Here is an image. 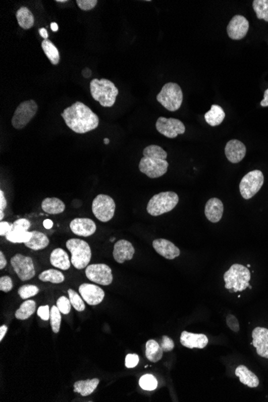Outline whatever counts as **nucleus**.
Returning a JSON list of instances; mask_svg holds the SVG:
<instances>
[{
	"label": "nucleus",
	"instance_id": "obj_1",
	"mask_svg": "<svg viewBox=\"0 0 268 402\" xmlns=\"http://www.w3.org/2000/svg\"><path fill=\"white\" fill-rule=\"evenodd\" d=\"M61 117H63L67 126L73 132L84 134L94 130L99 125V117L90 108L82 102H77L66 108Z\"/></svg>",
	"mask_w": 268,
	"mask_h": 402
},
{
	"label": "nucleus",
	"instance_id": "obj_2",
	"mask_svg": "<svg viewBox=\"0 0 268 402\" xmlns=\"http://www.w3.org/2000/svg\"><path fill=\"white\" fill-rule=\"evenodd\" d=\"M90 92L92 98L105 108L114 106L119 94L115 84L107 79H93L90 82Z\"/></svg>",
	"mask_w": 268,
	"mask_h": 402
},
{
	"label": "nucleus",
	"instance_id": "obj_3",
	"mask_svg": "<svg viewBox=\"0 0 268 402\" xmlns=\"http://www.w3.org/2000/svg\"><path fill=\"white\" fill-rule=\"evenodd\" d=\"M178 202L179 197L175 192H162L151 197L147 205V212L152 216H160L173 211Z\"/></svg>",
	"mask_w": 268,
	"mask_h": 402
},
{
	"label": "nucleus",
	"instance_id": "obj_4",
	"mask_svg": "<svg viewBox=\"0 0 268 402\" xmlns=\"http://www.w3.org/2000/svg\"><path fill=\"white\" fill-rule=\"evenodd\" d=\"M223 279L225 281V287L228 290L233 289L234 292L243 291L250 286L251 272L248 268L241 264H233L230 269L225 272Z\"/></svg>",
	"mask_w": 268,
	"mask_h": 402
},
{
	"label": "nucleus",
	"instance_id": "obj_5",
	"mask_svg": "<svg viewBox=\"0 0 268 402\" xmlns=\"http://www.w3.org/2000/svg\"><path fill=\"white\" fill-rule=\"evenodd\" d=\"M66 246L71 252V263L76 269L86 268L92 258V252L88 242L79 238H71L67 241Z\"/></svg>",
	"mask_w": 268,
	"mask_h": 402
},
{
	"label": "nucleus",
	"instance_id": "obj_6",
	"mask_svg": "<svg viewBox=\"0 0 268 402\" xmlns=\"http://www.w3.org/2000/svg\"><path fill=\"white\" fill-rule=\"evenodd\" d=\"M157 100L171 112L179 110L183 100L182 88L176 83H167L157 94Z\"/></svg>",
	"mask_w": 268,
	"mask_h": 402
},
{
	"label": "nucleus",
	"instance_id": "obj_7",
	"mask_svg": "<svg viewBox=\"0 0 268 402\" xmlns=\"http://www.w3.org/2000/svg\"><path fill=\"white\" fill-rule=\"evenodd\" d=\"M264 176L260 170H255L243 177L239 184L241 195L244 199H251L262 188Z\"/></svg>",
	"mask_w": 268,
	"mask_h": 402
},
{
	"label": "nucleus",
	"instance_id": "obj_8",
	"mask_svg": "<svg viewBox=\"0 0 268 402\" xmlns=\"http://www.w3.org/2000/svg\"><path fill=\"white\" fill-rule=\"evenodd\" d=\"M92 211L96 219L107 223L114 218L116 203L113 197L106 194H99L92 201Z\"/></svg>",
	"mask_w": 268,
	"mask_h": 402
},
{
	"label": "nucleus",
	"instance_id": "obj_9",
	"mask_svg": "<svg viewBox=\"0 0 268 402\" xmlns=\"http://www.w3.org/2000/svg\"><path fill=\"white\" fill-rule=\"evenodd\" d=\"M37 111L38 106L35 100H28L22 102L20 106H18L12 117V126L16 129H24L37 114Z\"/></svg>",
	"mask_w": 268,
	"mask_h": 402
},
{
	"label": "nucleus",
	"instance_id": "obj_10",
	"mask_svg": "<svg viewBox=\"0 0 268 402\" xmlns=\"http://www.w3.org/2000/svg\"><path fill=\"white\" fill-rule=\"evenodd\" d=\"M169 163L160 158L143 157L140 161L139 170L149 178H160L167 174Z\"/></svg>",
	"mask_w": 268,
	"mask_h": 402
},
{
	"label": "nucleus",
	"instance_id": "obj_11",
	"mask_svg": "<svg viewBox=\"0 0 268 402\" xmlns=\"http://www.w3.org/2000/svg\"><path fill=\"white\" fill-rule=\"evenodd\" d=\"M11 265L22 281H27L35 275L33 260L31 257L16 254L11 260Z\"/></svg>",
	"mask_w": 268,
	"mask_h": 402
},
{
	"label": "nucleus",
	"instance_id": "obj_12",
	"mask_svg": "<svg viewBox=\"0 0 268 402\" xmlns=\"http://www.w3.org/2000/svg\"><path fill=\"white\" fill-rule=\"evenodd\" d=\"M85 275L89 280L100 285H110L114 280L111 268L104 264L88 265L85 270Z\"/></svg>",
	"mask_w": 268,
	"mask_h": 402
},
{
	"label": "nucleus",
	"instance_id": "obj_13",
	"mask_svg": "<svg viewBox=\"0 0 268 402\" xmlns=\"http://www.w3.org/2000/svg\"><path fill=\"white\" fill-rule=\"evenodd\" d=\"M156 129L160 134L168 138H175L186 132L184 124L176 118L160 117L156 122Z\"/></svg>",
	"mask_w": 268,
	"mask_h": 402
},
{
	"label": "nucleus",
	"instance_id": "obj_14",
	"mask_svg": "<svg viewBox=\"0 0 268 402\" xmlns=\"http://www.w3.org/2000/svg\"><path fill=\"white\" fill-rule=\"evenodd\" d=\"M227 34L231 39L239 40L246 36L249 30L248 20L243 16H235L227 26Z\"/></svg>",
	"mask_w": 268,
	"mask_h": 402
},
{
	"label": "nucleus",
	"instance_id": "obj_15",
	"mask_svg": "<svg viewBox=\"0 0 268 402\" xmlns=\"http://www.w3.org/2000/svg\"><path fill=\"white\" fill-rule=\"evenodd\" d=\"M79 292L83 299L89 305H100L104 298L103 289L91 283L81 284L79 287Z\"/></svg>",
	"mask_w": 268,
	"mask_h": 402
},
{
	"label": "nucleus",
	"instance_id": "obj_16",
	"mask_svg": "<svg viewBox=\"0 0 268 402\" xmlns=\"http://www.w3.org/2000/svg\"><path fill=\"white\" fill-rule=\"evenodd\" d=\"M71 230L79 236L88 237L95 234L96 223L92 219L87 218H77L70 223Z\"/></svg>",
	"mask_w": 268,
	"mask_h": 402
},
{
	"label": "nucleus",
	"instance_id": "obj_17",
	"mask_svg": "<svg viewBox=\"0 0 268 402\" xmlns=\"http://www.w3.org/2000/svg\"><path fill=\"white\" fill-rule=\"evenodd\" d=\"M253 341L251 344L256 348L257 354L262 358L268 359V329L257 327L252 332Z\"/></svg>",
	"mask_w": 268,
	"mask_h": 402
},
{
	"label": "nucleus",
	"instance_id": "obj_18",
	"mask_svg": "<svg viewBox=\"0 0 268 402\" xmlns=\"http://www.w3.org/2000/svg\"><path fill=\"white\" fill-rule=\"evenodd\" d=\"M135 253L133 244L126 239H121L114 245V258L118 264H123L126 261L131 260Z\"/></svg>",
	"mask_w": 268,
	"mask_h": 402
},
{
	"label": "nucleus",
	"instance_id": "obj_19",
	"mask_svg": "<svg viewBox=\"0 0 268 402\" xmlns=\"http://www.w3.org/2000/svg\"><path fill=\"white\" fill-rule=\"evenodd\" d=\"M153 246L157 254L167 260H172L180 256L181 252L178 246L171 241L164 238H157L153 242Z\"/></svg>",
	"mask_w": 268,
	"mask_h": 402
},
{
	"label": "nucleus",
	"instance_id": "obj_20",
	"mask_svg": "<svg viewBox=\"0 0 268 402\" xmlns=\"http://www.w3.org/2000/svg\"><path fill=\"white\" fill-rule=\"evenodd\" d=\"M247 153V148L243 142L239 140H231L227 142L225 147V155L227 159L231 163L236 164L244 158Z\"/></svg>",
	"mask_w": 268,
	"mask_h": 402
},
{
	"label": "nucleus",
	"instance_id": "obj_21",
	"mask_svg": "<svg viewBox=\"0 0 268 402\" xmlns=\"http://www.w3.org/2000/svg\"><path fill=\"white\" fill-rule=\"evenodd\" d=\"M181 344L188 348H199L202 349L207 345V336L204 334L192 333V332H182L180 338Z\"/></svg>",
	"mask_w": 268,
	"mask_h": 402
},
{
	"label": "nucleus",
	"instance_id": "obj_22",
	"mask_svg": "<svg viewBox=\"0 0 268 402\" xmlns=\"http://www.w3.org/2000/svg\"><path fill=\"white\" fill-rule=\"evenodd\" d=\"M223 202L217 197H212L205 204V215L210 223H219L223 218Z\"/></svg>",
	"mask_w": 268,
	"mask_h": 402
},
{
	"label": "nucleus",
	"instance_id": "obj_23",
	"mask_svg": "<svg viewBox=\"0 0 268 402\" xmlns=\"http://www.w3.org/2000/svg\"><path fill=\"white\" fill-rule=\"evenodd\" d=\"M235 375L239 377L242 384L247 385L249 388H256L259 385L258 377L245 365L238 366L235 369Z\"/></svg>",
	"mask_w": 268,
	"mask_h": 402
},
{
	"label": "nucleus",
	"instance_id": "obj_24",
	"mask_svg": "<svg viewBox=\"0 0 268 402\" xmlns=\"http://www.w3.org/2000/svg\"><path fill=\"white\" fill-rule=\"evenodd\" d=\"M50 262L51 265L59 269L67 271L71 267L70 260H69L68 253L61 248H57L51 252L50 256Z\"/></svg>",
	"mask_w": 268,
	"mask_h": 402
},
{
	"label": "nucleus",
	"instance_id": "obj_25",
	"mask_svg": "<svg viewBox=\"0 0 268 402\" xmlns=\"http://www.w3.org/2000/svg\"><path fill=\"white\" fill-rule=\"evenodd\" d=\"M42 209L49 215H59L65 211V204L58 197H46L41 204Z\"/></svg>",
	"mask_w": 268,
	"mask_h": 402
},
{
	"label": "nucleus",
	"instance_id": "obj_26",
	"mask_svg": "<svg viewBox=\"0 0 268 402\" xmlns=\"http://www.w3.org/2000/svg\"><path fill=\"white\" fill-rule=\"evenodd\" d=\"M31 233L32 237L30 238V240L24 243L27 247L33 250H43L48 246L50 241L45 234L37 230H33Z\"/></svg>",
	"mask_w": 268,
	"mask_h": 402
},
{
	"label": "nucleus",
	"instance_id": "obj_27",
	"mask_svg": "<svg viewBox=\"0 0 268 402\" xmlns=\"http://www.w3.org/2000/svg\"><path fill=\"white\" fill-rule=\"evenodd\" d=\"M204 118L208 125L215 127L223 123V120L225 118V112L221 106L213 105L210 110L205 114Z\"/></svg>",
	"mask_w": 268,
	"mask_h": 402
},
{
	"label": "nucleus",
	"instance_id": "obj_28",
	"mask_svg": "<svg viewBox=\"0 0 268 402\" xmlns=\"http://www.w3.org/2000/svg\"><path fill=\"white\" fill-rule=\"evenodd\" d=\"M100 380L97 378L88 379L85 381H79L74 384V392H78L81 396H86L92 394L97 388Z\"/></svg>",
	"mask_w": 268,
	"mask_h": 402
},
{
	"label": "nucleus",
	"instance_id": "obj_29",
	"mask_svg": "<svg viewBox=\"0 0 268 402\" xmlns=\"http://www.w3.org/2000/svg\"><path fill=\"white\" fill-rule=\"evenodd\" d=\"M16 20L18 24L24 30L30 29L35 24V18L32 12L25 7H22L20 9H18L16 12Z\"/></svg>",
	"mask_w": 268,
	"mask_h": 402
},
{
	"label": "nucleus",
	"instance_id": "obj_30",
	"mask_svg": "<svg viewBox=\"0 0 268 402\" xmlns=\"http://www.w3.org/2000/svg\"><path fill=\"white\" fill-rule=\"evenodd\" d=\"M163 350L156 340H149L145 344V356L151 362H158L163 356Z\"/></svg>",
	"mask_w": 268,
	"mask_h": 402
},
{
	"label": "nucleus",
	"instance_id": "obj_31",
	"mask_svg": "<svg viewBox=\"0 0 268 402\" xmlns=\"http://www.w3.org/2000/svg\"><path fill=\"white\" fill-rule=\"evenodd\" d=\"M41 47L43 53H45V55L47 56L51 65H58L61 61V57H60L59 51L56 47V45L52 42L50 41L49 39H43V41L41 43Z\"/></svg>",
	"mask_w": 268,
	"mask_h": 402
},
{
	"label": "nucleus",
	"instance_id": "obj_32",
	"mask_svg": "<svg viewBox=\"0 0 268 402\" xmlns=\"http://www.w3.org/2000/svg\"><path fill=\"white\" fill-rule=\"evenodd\" d=\"M36 310V305L32 299L24 301L20 309L16 311V317L18 320H24L31 317Z\"/></svg>",
	"mask_w": 268,
	"mask_h": 402
},
{
	"label": "nucleus",
	"instance_id": "obj_33",
	"mask_svg": "<svg viewBox=\"0 0 268 402\" xmlns=\"http://www.w3.org/2000/svg\"><path fill=\"white\" fill-rule=\"evenodd\" d=\"M39 280L43 282H50L51 283H61L65 281L64 274L55 269L46 270L39 275Z\"/></svg>",
	"mask_w": 268,
	"mask_h": 402
},
{
	"label": "nucleus",
	"instance_id": "obj_34",
	"mask_svg": "<svg viewBox=\"0 0 268 402\" xmlns=\"http://www.w3.org/2000/svg\"><path fill=\"white\" fill-rule=\"evenodd\" d=\"M7 240L13 243H25L30 240L32 233L24 230H13L6 234Z\"/></svg>",
	"mask_w": 268,
	"mask_h": 402
},
{
	"label": "nucleus",
	"instance_id": "obj_35",
	"mask_svg": "<svg viewBox=\"0 0 268 402\" xmlns=\"http://www.w3.org/2000/svg\"><path fill=\"white\" fill-rule=\"evenodd\" d=\"M143 156L147 157V158H160V159H163V160H167L168 155H167V151L164 150L159 145L151 144V145H149V146L144 148Z\"/></svg>",
	"mask_w": 268,
	"mask_h": 402
},
{
	"label": "nucleus",
	"instance_id": "obj_36",
	"mask_svg": "<svg viewBox=\"0 0 268 402\" xmlns=\"http://www.w3.org/2000/svg\"><path fill=\"white\" fill-rule=\"evenodd\" d=\"M253 8L258 19L268 22V0H254Z\"/></svg>",
	"mask_w": 268,
	"mask_h": 402
},
{
	"label": "nucleus",
	"instance_id": "obj_37",
	"mask_svg": "<svg viewBox=\"0 0 268 402\" xmlns=\"http://www.w3.org/2000/svg\"><path fill=\"white\" fill-rule=\"evenodd\" d=\"M61 312L57 306L51 307L50 310V321H51V327L54 333H58L60 332L61 324Z\"/></svg>",
	"mask_w": 268,
	"mask_h": 402
},
{
	"label": "nucleus",
	"instance_id": "obj_38",
	"mask_svg": "<svg viewBox=\"0 0 268 402\" xmlns=\"http://www.w3.org/2000/svg\"><path fill=\"white\" fill-rule=\"evenodd\" d=\"M140 386L147 391H152L156 389L157 386V379L153 375H144L140 379Z\"/></svg>",
	"mask_w": 268,
	"mask_h": 402
},
{
	"label": "nucleus",
	"instance_id": "obj_39",
	"mask_svg": "<svg viewBox=\"0 0 268 402\" xmlns=\"http://www.w3.org/2000/svg\"><path fill=\"white\" fill-rule=\"evenodd\" d=\"M39 287L32 284H26L22 286L18 290V294L21 297V299H27L31 297L35 296L39 293Z\"/></svg>",
	"mask_w": 268,
	"mask_h": 402
},
{
	"label": "nucleus",
	"instance_id": "obj_40",
	"mask_svg": "<svg viewBox=\"0 0 268 402\" xmlns=\"http://www.w3.org/2000/svg\"><path fill=\"white\" fill-rule=\"evenodd\" d=\"M68 293H69V299H70L72 306L78 312H83L85 309V305L82 299L83 298H81L78 293L76 292L73 289H69Z\"/></svg>",
	"mask_w": 268,
	"mask_h": 402
},
{
	"label": "nucleus",
	"instance_id": "obj_41",
	"mask_svg": "<svg viewBox=\"0 0 268 402\" xmlns=\"http://www.w3.org/2000/svg\"><path fill=\"white\" fill-rule=\"evenodd\" d=\"M71 306H72V305H71L70 299H68L67 297H60L58 300H57V307L59 309L60 312L61 313H63L64 315H68L70 313Z\"/></svg>",
	"mask_w": 268,
	"mask_h": 402
},
{
	"label": "nucleus",
	"instance_id": "obj_42",
	"mask_svg": "<svg viewBox=\"0 0 268 402\" xmlns=\"http://www.w3.org/2000/svg\"><path fill=\"white\" fill-rule=\"evenodd\" d=\"M13 288V282L10 276L4 275L0 278V290L4 292H9Z\"/></svg>",
	"mask_w": 268,
	"mask_h": 402
},
{
	"label": "nucleus",
	"instance_id": "obj_43",
	"mask_svg": "<svg viewBox=\"0 0 268 402\" xmlns=\"http://www.w3.org/2000/svg\"><path fill=\"white\" fill-rule=\"evenodd\" d=\"M77 6L82 11H91L97 5V0H77Z\"/></svg>",
	"mask_w": 268,
	"mask_h": 402
},
{
	"label": "nucleus",
	"instance_id": "obj_44",
	"mask_svg": "<svg viewBox=\"0 0 268 402\" xmlns=\"http://www.w3.org/2000/svg\"><path fill=\"white\" fill-rule=\"evenodd\" d=\"M30 227H31V223H30L28 219H20L15 221L14 223H12V229H13V230L28 231V229H29Z\"/></svg>",
	"mask_w": 268,
	"mask_h": 402
},
{
	"label": "nucleus",
	"instance_id": "obj_45",
	"mask_svg": "<svg viewBox=\"0 0 268 402\" xmlns=\"http://www.w3.org/2000/svg\"><path fill=\"white\" fill-rule=\"evenodd\" d=\"M227 324L233 332H238L240 329L239 321L234 315L230 314L227 316Z\"/></svg>",
	"mask_w": 268,
	"mask_h": 402
},
{
	"label": "nucleus",
	"instance_id": "obj_46",
	"mask_svg": "<svg viewBox=\"0 0 268 402\" xmlns=\"http://www.w3.org/2000/svg\"><path fill=\"white\" fill-rule=\"evenodd\" d=\"M160 347L164 351H171L174 349V343L172 339L167 336H163L162 342L160 344Z\"/></svg>",
	"mask_w": 268,
	"mask_h": 402
},
{
	"label": "nucleus",
	"instance_id": "obj_47",
	"mask_svg": "<svg viewBox=\"0 0 268 402\" xmlns=\"http://www.w3.org/2000/svg\"><path fill=\"white\" fill-rule=\"evenodd\" d=\"M139 363V358L137 354H128L126 358V366L129 369L134 368Z\"/></svg>",
	"mask_w": 268,
	"mask_h": 402
},
{
	"label": "nucleus",
	"instance_id": "obj_48",
	"mask_svg": "<svg viewBox=\"0 0 268 402\" xmlns=\"http://www.w3.org/2000/svg\"><path fill=\"white\" fill-rule=\"evenodd\" d=\"M38 316L43 320H48L50 319V309L47 305L39 307L37 310Z\"/></svg>",
	"mask_w": 268,
	"mask_h": 402
},
{
	"label": "nucleus",
	"instance_id": "obj_49",
	"mask_svg": "<svg viewBox=\"0 0 268 402\" xmlns=\"http://www.w3.org/2000/svg\"><path fill=\"white\" fill-rule=\"evenodd\" d=\"M12 224H10V223H8V222L2 221V222L0 223V235H1V236H6V234H8V232H10L11 230H12Z\"/></svg>",
	"mask_w": 268,
	"mask_h": 402
},
{
	"label": "nucleus",
	"instance_id": "obj_50",
	"mask_svg": "<svg viewBox=\"0 0 268 402\" xmlns=\"http://www.w3.org/2000/svg\"><path fill=\"white\" fill-rule=\"evenodd\" d=\"M7 206H8V203H7L6 197H5V193L1 189L0 190V211H4L6 209Z\"/></svg>",
	"mask_w": 268,
	"mask_h": 402
},
{
	"label": "nucleus",
	"instance_id": "obj_51",
	"mask_svg": "<svg viewBox=\"0 0 268 402\" xmlns=\"http://www.w3.org/2000/svg\"><path fill=\"white\" fill-rule=\"evenodd\" d=\"M7 264L8 263H7L6 257L4 256L3 252H0V269L3 270L6 268Z\"/></svg>",
	"mask_w": 268,
	"mask_h": 402
},
{
	"label": "nucleus",
	"instance_id": "obj_52",
	"mask_svg": "<svg viewBox=\"0 0 268 402\" xmlns=\"http://www.w3.org/2000/svg\"><path fill=\"white\" fill-rule=\"evenodd\" d=\"M7 332H8V327L6 325H3L0 328V341H2L3 339H4V336L7 334Z\"/></svg>",
	"mask_w": 268,
	"mask_h": 402
},
{
	"label": "nucleus",
	"instance_id": "obj_53",
	"mask_svg": "<svg viewBox=\"0 0 268 402\" xmlns=\"http://www.w3.org/2000/svg\"><path fill=\"white\" fill-rule=\"evenodd\" d=\"M262 107H268V88L264 92V99L261 102Z\"/></svg>",
	"mask_w": 268,
	"mask_h": 402
},
{
	"label": "nucleus",
	"instance_id": "obj_54",
	"mask_svg": "<svg viewBox=\"0 0 268 402\" xmlns=\"http://www.w3.org/2000/svg\"><path fill=\"white\" fill-rule=\"evenodd\" d=\"M39 33L40 36L43 38V39H47V38H48V33H47V31L45 28H40L39 30Z\"/></svg>",
	"mask_w": 268,
	"mask_h": 402
},
{
	"label": "nucleus",
	"instance_id": "obj_55",
	"mask_svg": "<svg viewBox=\"0 0 268 402\" xmlns=\"http://www.w3.org/2000/svg\"><path fill=\"white\" fill-rule=\"evenodd\" d=\"M43 227H45L46 229L49 230V229L52 228L53 227V222L50 219H46L45 221H43Z\"/></svg>",
	"mask_w": 268,
	"mask_h": 402
},
{
	"label": "nucleus",
	"instance_id": "obj_56",
	"mask_svg": "<svg viewBox=\"0 0 268 402\" xmlns=\"http://www.w3.org/2000/svg\"><path fill=\"white\" fill-rule=\"evenodd\" d=\"M82 75L84 76V78H88L92 75V72H91L90 69H85L82 71Z\"/></svg>",
	"mask_w": 268,
	"mask_h": 402
},
{
	"label": "nucleus",
	"instance_id": "obj_57",
	"mask_svg": "<svg viewBox=\"0 0 268 402\" xmlns=\"http://www.w3.org/2000/svg\"><path fill=\"white\" fill-rule=\"evenodd\" d=\"M51 29L52 30V31H58V29H59V27H58V24H57V23H51Z\"/></svg>",
	"mask_w": 268,
	"mask_h": 402
},
{
	"label": "nucleus",
	"instance_id": "obj_58",
	"mask_svg": "<svg viewBox=\"0 0 268 402\" xmlns=\"http://www.w3.org/2000/svg\"><path fill=\"white\" fill-rule=\"evenodd\" d=\"M4 218V211H0V220L3 221Z\"/></svg>",
	"mask_w": 268,
	"mask_h": 402
},
{
	"label": "nucleus",
	"instance_id": "obj_59",
	"mask_svg": "<svg viewBox=\"0 0 268 402\" xmlns=\"http://www.w3.org/2000/svg\"><path fill=\"white\" fill-rule=\"evenodd\" d=\"M110 139L109 138H104V143L105 144H108L110 143Z\"/></svg>",
	"mask_w": 268,
	"mask_h": 402
},
{
	"label": "nucleus",
	"instance_id": "obj_60",
	"mask_svg": "<svg viewBox=\"0 0 268 402\" xmlns=\"http://www.w3.org/2000/svg\"><path fill=\"white\" fill-rule=\"evenodd\" d=\"M57 3H67L68 0H57Z\"/></svg>",
	"mask_w": 268,
	"mask_h": 402
},
{
	"label": "nucleus",
	"instance_id": "obj_61",
	"mask_svg": "<svg viewBox=\"0 0 268 402\" xmlns=\"http://www.w3.org/2000/svg\"><path fill=\"white\" fill-rule=\"evenodd\" d=\"M114 240H115V238H112L110 241H111V242H114Z\"/></svg>",
	"mask_w": 268,
	"mask_h": 402
},
{
	"label": "nucleus",
	"instance_id": "obj_62",
	"mask_svg": "<svg viewBox=\"0 0 268 402\" xmlns=\"http://www.w3.org/2000/svg\"><path fill=\"white\" fill-rule=\"evenodd\" d=\"M249 288H250V289H252V287H251V285H250V286H249Z\"/></svg>",
	"mask_w": 268,
	"mask_h": 402
}]
</instances>
